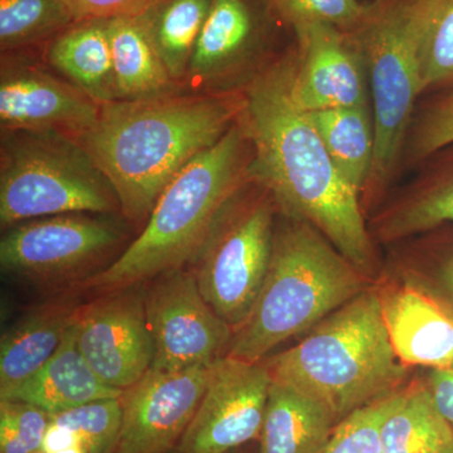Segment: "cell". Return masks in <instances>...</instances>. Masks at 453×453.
<instances>
[{
  "mask_svg": "<svg viewBox=\"0 0 453 453\" xmlns=\"http://www.w3.org/2000/svg\"><path fill=\"white\" fill-rule=\"evenodd\" d=\"M295 64L282 59L247 88L241 125L251 145L247 175L264 187L288 219L315 226L362 273L372 247L359 193L327 153L309 113L292 97Z\"/></svg>",
  "mask_w": 453,
  "mask_h": 453,
  "instance_id": "6da1fadb",
  "label": "cell"
},
{
  "mask_svg": "<svg viewBox=\"0 0 453 453\" xmlns=\"http://www.w3.org/2000/svg\"><path fill=\"white\" fill-rule=\"evenodd\" d=\"M244 97L179 91L101 104L79 140L111 184L122 214L148 219L179 173L219 142L240 118Z\"/></svg>",
  "mask_w": 453,
  "mask_h": 453,
  "instance_id": "7a4b0ae2",
  "label": "cell"
},
{
  "mask_svg": "<svg viewBox=\"0 0 453 453\" xmlns=\"http://www.w3.org/2000/svg\"><path fill=\"white\" fill-rule=\"evenodd\" d=\"M273 380L329 408L336 422L398 392L405 368L395 356L380 291L365 290L316 324L299 344L266 360Z\"/></svg>",
  "mask_w": 453,
  "mask_h": 453,
  "instance_id": "3957f363",
  "label": "cell"
},
{
  "mask_svg": "<svg viewBox=\"0 0 453 453\" xmlns=\"http://www.w3.org/2000/svg\"><path fill=\"white\" fill-rule=\"evenodd\" d=\"M246 131L234 124L217 144L203 151L170 181L142 234L86 288L125 290L189 262L220 211L249 178Z\"/></svg>",
  "mask_w": 453,
  "mask_h": 453,
  "instance_id": "277c9868",
  "label": "cell"
},
{
  "mask_svg": "<svg viewBox=\"0 0 453 453\" xmlns=\"http://www.w3.org/2000/svg\"><path fill=\"white\" fill-rule=\"evenodd\" d=\"M288 222L273 237L266 279L226 356L262 362L285 340L312 329L365 291L363 273L315 226Z\"/></svg>",
  "mask_w": 453,
  "mask_h": 453,
  "instance_id": "5b68a950",
  "label": "cell"
},
{
  "mask_svg": "<svg viewBox=\"0 0 453 453\" xmlns=\"http://www.w3.org/2000/svg\"><path fill=\"white\" fill-rule=\"evenodd\" d=\"M443 0H372L350 32L368 71L375 149L369 181L389 178L421 95L419 65L429 27ZM368 181V183H369Z\"/></svg>",
  "mask_w": 453,
  "mask_h": 453,
  "instance_id": "8992f818",
  "label": "cell"
},
{
  "mask_svg": "<svg viewBox=\"0 0 453 453\" xmlns=\"http://www.w3.org/2000/svg\"><path fill=\"white\" fill-rule=\"evenodd\" d=\"M120 203L79 140L55 131H2L0 225L61 214H110Z\"/></svg>",
  "mask_w": 453,
  "mask_h": 453,
  "instance_id": "52a82bcc",
  "label": "cell"
},
{
  "mask_svg": "<svg viewBox=\"0 0 453 453\" xmlns=\"http://www.w3.org/2000/svg\"><path fill=\"white\" fill-rule=\"evenodd\" d=\"M271 199L237 204L234 196L189 261L203 297L234 332L251 312L270 267L275 237Z\"/></svg>",
  "mask_w": 453,
  "mask_h": 453,
  "instance_id": "ba28073f",
  "label": "cell"
},
{
  "mask_svg": "<svg viewBox=\"0 0 453 453\" xmlns=\"http://www.w3.org/2000/svg\"><path fill=\"white\" fill-rule=\"evenodd\" d=\"M145 312L154 342V371L210 365L234 338V329L203 297L192 271L183 268L157 277L145 296Z\"/></svg>",
  "mask_w": 453,
  "mask_h": 453,
  "instance_id": "9c48e42d",
  "label": "cell"
},
{
  "mask_svg": "<svg viewBox=\"0 0 453 453\" xmlns=\"http://www.w3.org/2000/svg\"><path fill=\"white\" fill-rule=\"evenodd\" d=\"M112 220L61 214L9 226L0 241L4 273L27 279H65L91 266L121 240Z\"/></svg>",
  "mask_w": 453,
  "mask_h": 453,
  "instance_id": "30bf717a",
  "label": "cell"
},
{
  "mask_svg": "<svg viewBox=\"0 0 453 453\" xmlns=\"http://www.w3.org/2000/svg\"><path fill=\"white\" fill-rule=\"evenodd\" d=\"M271 384L265 363L219 357L211 365L204 395L179 451L226 453L259 437Z\"/></svg>",
  "mask_w": 453,
  "mask_h": 453,
  "instance_id": "8fae6325",
  "label": "cell"
},
{
  "mask_svg": "<svg viewBox=\"0 0 453 453\" xmlns=\"http://www.w3.org/2000/svg\"><path fill=\"white\" fill-rule=\"evenodd\" d=\"M100 107L73 83L44 70L25 50L2 53V131H55L80 140L96 124Z\"/></svg>",
  "mask_w": 453,
  "mask_h": 453,
  "instance_id": "7c38bea8",
  "label": "cell"
},
{
  "mask_svg": "<svg viewBox=\"0 0 453 453\" xmlns=\"http://www.w3.org/2000/svg\"><path fill=\"white\" fill-rule=\"evenodd\" d=\"M115 292L79 309L76 342L97 377L125 392L151 368L154 342L145 297L135 291Z\"/></svg>",
  "mask_w": 453,
  "mask_h": 453,
  "instance_id": "4fadbf2b",
  "label": "cell"
},
{
  "mask_svg": "<svg viewBox=\"0 0 453 453\" xmlns=\"http://www.w3.org/2000/svg\"><path fill=\"white\" fill-rule=\"evenodd\" d=\"M210 365L148 372L122 395V423L113 453H163L183 437L207 387Z\"/></svg>",
  "mask_w": 453,
  "mask_h": 453,
  "instance_id": "5bb4252c",
  "label": "cell"
},
{
  "mask_svg": "<svg viewBox=\"0 0 453 453\" xmlns=\"http://www.w3.org/2000/svg\"><path fill=\"white\" fill-rule=\"evenodd\" d=\"M299 62L292 97L306 112L368 106L365 62L345 32L312 23L294 29Z\"/></svg>",
  "mask_w": 453,
  "mask_h": 453,
  "instance_id": "9a60e30c",
  "label": "cell"
},
{
  "mask_svg": "<svg viewBox=\"0 0 453 453\" xmlns=\"http://www.w3.org/2000/svg\"><path fill=\"white\" fill-rule=\"evenodd\" d=\"M270 0H213L181 88L195 94H219L220 85L246 65L264 44Z\"/></svg>",
  "mask_w": 453,
  "mask_h": 453,
  "instance_id": "2e32d148",
  "label": "cell"
},
{
  "mask_svg": "<svg viewBox=\"0 0 453 453\" xmlns=\"http://www.w3.org/2000/svg\"><path fill=\"white\" fill-rule=\"evenodd\" d=\"M381 315L403 365L453 366V309L413 283L380 292Z\"/></svg>",
  "mask_w": 453,
  "mask_h": 453,
  "instance_id": "e0dca14e",
  "label": "cell"
},
{
  "mask_svg": "<svg viewBox=\"0 0 453 453\" xmlns=\"http://www.w3.org/2000/svg\"><path fill=\"white\" fill-rule=\"evenodd\" d=\"M122 395V390L104 383L86 362L77 347L74 318L49 362L19 386L0 393V401L23 402L58 414L91 402L121 398Z\"/></svg>",
  "mask_w": 453,
  "mask_h": 453,
  "instance_id": "ac0fdd59",
  "label": "cell"
},
{
  "mask_svg": "<svg viewBox=\"0 0 453 453\" xmlns=\"http://www.w3.org/2000/svg\"><path fill=\"white\" fill-rule=\"evenodd\" d=\"M336 425L329 408L314 396L273 380L259 434L261 453H319Z\"/></svg>",
  "mask_w": 453,
  "mask_h": 453,
  "instance_id": "d6986e66",
  "label": "cell"
},
{
  "mask_svg": "<svg viewBox=\"0 0 453 453\" xmlns=\"http://www.w3.org/2000/svg\"><path fill=\"white\" fill-rule=\"evenodd\" d=\"M44 58L98 104L118 100L109 19L74 22L49 42Z\"/></svg>",
  "mask_w": 453,
  "mask_h": 453,
  "instance_id": "ffe728a7",
  "label": "cell"
},
{
  "mask_svg": "<svg viewBox=\"0 0 453 453\" xmlns=\"http://www.w3.org/2000/svg\"><path fill=\"white\" fill-rule=\"evenodd\" d=\"M80 308L47 303L23 315L0 342V393L19 386L49 362Z\"/></svg>",
  "mask_w": 453,
  "mask_h": 453,
  "instance_id": "44dd1931",
  "label": "cell"
},
{
  "mask_svg": "<svg viewBox=\"0 0 453 453\" xmlns=\"http://www.w3.org/2000/svg\"><path fill=\"white\" fill-rule=\"evenodd\" d=\"M118 100H142L183 91L173 80L138 18L109 19Z\"/></svg>",
  "mask_w": 453,
  "mask_h": 453,
  "instance_id": "7402d4cb",
  "label": "cell"
},
{
  "mask_svg": "<svg viewBox=\"0 0 453 453\" xmlns=\"http://www.w3.org/2000/svg\"><path fill=\"white\" fill-rule=\"evenodd\" d=\"M336 168L357 193L368 184L374 159V119L369 106L308 112Z\"/></svg>",
  "mask_w": 453,
  "mask_h": 453,
  "instance_id": "603a6c76",
  "label": "cell"
},
{
  "mask_svg": "<svg viewBox=\"0 0 453 453\" xmlns=\"http://www.w3.org/2000/svg\"><path fill=\"white\" fill-rule=\"evenodd\" d=\"M211 4L213 0H160L136 17L180 88Z\"/></svg>",
  "mask_w": 453,
  "mask_h": 453,
  "instance_id": "cb8c5ba5",
  "label": "cell"
},
{
  "mask_svg": "<svg viewBox=\"0 0 453 453\" xmlns=\"http://www.w3.org/2000/svg\"><path fill=\"white\" fill-rule=\"evenodd\" d=\"M452 442V428L426 386L403 390L401 402L381 425L380 453H441Z\"/></svg>",
  "mask_w": 453,
  "mask_h": 453,
  "instance_id": "d4e9b609",
  "label": "cell"
},
{
  "mask_svg": "<svg viewBox=\"0 0 453 453\" xmlns=\"http://www.w3.org/2000/svg\"><path fill=\"white\" fill-rule=\"evenodd\" d=\"M431 180L410 201L384 220L380 232L386 240L408 237L453 223V145Z\"/></svg>",
  "mask_w": 453,
  "mask_h": 453,
  "instance_id": "484cf974",
  "label": "cell"
},
{
  "mask_svg": "<svg viewBox=\"0 0 453 453\" xmlns=\"http://www.w3.org/2000/svg\"><path fill=\"white\" fill-rule=\"evenodd\" d=\"M64 0H0L2 53L46 43L73 25Z\"/></svg>",
  "mask_w": 453,
  "mask_h": 453,
  "instance_id": "4316f807",
  "label": "cell"
},
{
  "mask_svg": "<svg viewBox=\"0 0 453 453\" xmlns=\"http://www.w3.org/2000/svg\"><path fill=\"white\" fill-rule=\"evenodd\" d=\"M50 422L73 431L88 453H111L120 434L122 399H103L50 414Z\"/></svg>",
  "mask_w": 453,
  "mask_h": 453,
  "instance_id": "83f0119b",
  "label": "cell"
},
{
  "mask_svg": "<svg viewBox=\"0 0 453 453\" xmlns=\"http://www.w3.org/2000/svg\"><path fill=\"white\" fill-rule=\"evenodd\" d=\"M402 395L403 390H398L349 414L319 453H380L381 425Z\"/></svg>",
  "mask_w": 453,
  "mask_h": 453,
  "instance_id": "f1b7e54d",
  "label": "cell"
},
{
  "mask_svg": "<svg viewBox=\"0 0 453 453\" xmlns=\"http://www.w3.org/2000/svg\"><path fill=\"white\" fill-rule=\"evenodd\" d=\"M277 17L290 26L299 27L321 23L350 32L362 19L365 4L359 0H270Z\"/></svg>",
  "mask_w": 453,
  "mask_h": 453,
  "instance_id": "f546056e",
  "label": "cell"
},
{
  "mask_svg": "<svg viewBox=\"0 0 453 453\" xmlns=\"http://www.w3.org/2000/svg\"><path fill=\"white\" fill-rule=\"evenodd\" d=\"M453 83V0H443L423 43L419 65L421 94Z\"/></svg>",
  "mask_w": 453,
  "mask_h": 453,
  "instance_id": "4dcf8cb0",
  "label": "cell"
},
{
  "mask_svg": "<svg viewBox=\"0 0 453 453\" xmlns=\"http://www.w3.org/2000/svg\"><path fill=\"white\" fill-rule=\"evenodd\" d=\"M453 145V91L437 100L414 129L412 154L426 159Z\"/></svg>",
  "mask_w": 453,
  "mask_h": 453,
  "instance_id": "1f68e13d",
  "label": "cell"
},
{
  "mask_svg": "<svg viewBox=\"0 0 453 453\" xmlns=\"http://www.w3.org/2000/svg\"><path fill=\"white\" fill-rule=\"evenodd\" d=\"M50 421V414L40 407L23 402L0 401V422L13 429L33 453H42Z\"/></svg>",
  "mask_w": 453,
  "mask_h": 453,
  "instance_id": "d6a6232c",
  "label": "cell"
},
{
  "mask_svg": "<svg viewBox=\"0 0 453 453\" xmlns=\"http://www.w3.org/2000/svg\"><path fill=\"white\" fill-rule=\"evenodd\" d=\"M74 22L142 16L160 0H64Z\"/></svg>",
  "mask_w": 453,
  "mask_h": 453,
  "instance_id": "836d02e7",
  "label": "cell"
},
{
  "mask_svg": "<svg viewBox=\"0 0 453 453\" xmlns=\"http://www.w3.org/2000/svg\"><path fill=\"white\" fill-rule=\"evenodd\" d=\"M427 388L438 412L453 431V366L432 369Z\"/></svg>",
  "mask_w": 453,
  "mask_h": 453,
  "instance_id": "e575fe53",
  "label": "cell"
},
{
  "mask_svg": "<svg viewBox=\"0 0 453 453\" xmlns=\"http://www.w3.org/2000/svg\"><path fill=\"white\" fill-rule=\"evenodd\" d=\"M0 453H33L19 440L16 432L5 423L0 422Z\"/></svg>",
  "mask_w": 453,
  "mask_h": 453,
  "instance_id": "d590c367",
  "label": "cell"
},
{
  "mask_svg": "<svg viewBox=\"0 0 453 453\" xmlns=\"http://www.w3.org/2000/svg\"><path fill=\"white\" fill-rule=\"evenodd\" d=\"M443 281H445L447 291H449L453 303V257L447 262L443 268Z\"/></svg>",
  "mask_w": 453,
  "mask_h": 453,
  "instance_id": "8d00e7d4",
  "label": "cell"
},
{
  "mask_svg": "<svg viewBox=\"0 0 453 453\" xmlns=\"http://www.w3.org/2000/svg\"><path fill=\"white\" fill-rule=\"evenodd\" d=\"M52 453H88L86 451L85 447L82 446H73L70 447V449H61V451L52 452Z\"/></svg>",
  "mask_w": 453,
  "mask_h": 453,
  "instance_id": "74e56055",
  "label": "cell"
},
{
  "mask_svg": "<svg viewBox=\"0 0 453 453\" xmlns=\"http://www.w3.org/2000/svg\"><path fill=\"white\" fill-rule=\"evenodd\" d=\"M441 453H453V442L451 443V445L447 446L446 449H443V451Z\"/></svg>",
  "mask_w": 453,
  "mask_h": 453,
  "instance_id": "f35d334b",
  "label": "cell"
}]
</instances>
